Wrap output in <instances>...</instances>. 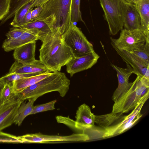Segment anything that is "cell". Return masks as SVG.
Listing matches in <instances>:
<instances>
[{
    "mask_svg": "<svg viewBox=\"0 0 149 149\" xmlns=\"http://www.w3.org/2000/svg\"><path fill=\"white\" fill-rule=\"evenodd\" d=\"M41 41L39 60L52 72H60L61 68L74 57L71 49L57 32H53Z\"/></svg>",
    "mask_w": 149,
    "mask_h": 149,
    "instance_id": "cell-1",
    "label": "cell"
},
{
    "mask_svg": "<svg viewBox=\"0 0 149 149\" xmlns=\"http://www.w3.org/2000/svg\"><path fill=\"white\" fill-rule=\"evenodd\" d=\"M72 0H49L42 6L39 16L35 20L45 22L62 36L73 23L70 16Z\"/></svg>",
    "mask_w": 149,
    "mask_h": 149,
    "instance_id": "cell-2",
    "label": "cell"
},
{
    "mask_svg": "<svg viewBox=\"0 0 149 149\" xmlns=\"http://www.w3.org/2000/svg\"><path fill=\"white\" fill-rule=\"evenodd\" d=\"M70 84V80L64 73L55 71L16 94L23 101L34 97L38 98L53 91L58 92L60 96L64 97L69 90Z\"/></svg>",
    "mask_w": 149,
    "mask_h": 149,
    "instance_id": "cell-3",
    "label": "cell"
},
{
    "mask_svg": "<svg viewBox=\"0 0 149 149\" xmlns=\"http://www.w3.org/2000/svg\"><path fill=\"white\" fill-rule=\"evenodd\" d=\"M149 79L138 76L129 90L114 102L112 112L126 113L133 110L140 102L149 97Z\"/></svg>",
    "mask_w": 149,
    "mask_h": 149,
    "instance_id": "cell-4",
    "label": "cell"
},
{
    "mask_svg": "<svg viewBox=\"0 0 149 149\" xmlns=\"http://www.w3.org/2000/svg\"><path fill=\"white\" fill-rule=\"evenodd\" d=\"M109 33L114 35L123 29L128 3L125 0H99Z\"/></svg>",
    "mask_w": 149,
    "mask_h": 149,
    "instance_id": "cell-5",
    "label": "cell"
},
{
    "mask_svg": "<svg viewBox=\"0 0 149 149\" xmlns=\"http://www.w3.org/2000/svg\"><path fill=\"white\" fill-rule=\"evenodd\" d=\"M61 37L65 44L71 49L74 56H81L94 51L93 45L80 29L74 24Z\"/></svg>",
    "mask_w": 149,
    "mask_h": 149,
    "instance_id": "cell-6",
    "label": "cell"
},
{
    "mask_svg": "<svg viewBox=\"0 0 149 149\" xmlns=\"http://www.w3.org/2000/svg\"><path fill=\"white\" fill-rule=\"evenodd\" d=\"M119 37L115 39L110 37L111 43L113 47L128 52L142 47L146 41L149 40L140 29L129 30L123 29Z\"/></svg>",
    "mask_w": 149,
    "mask_h": 149,
    "instance_id": "cell-7",
    "label": "cell"
},
{
    "mask_svg": "<svg viewBox=\"0 0 149 149\" xmlns=\"http://www.w3.org/2000/svg\"><path fill=\"white\" fill-rule=\"evenodd\" d=\"M19 137L23 143L77 142L90 140L87 135L77 133H74L68 136H61L45 135L38 133L27 134L20 136Z\"/></svg>",
    "mask_w": 149,
    "mask_h": 149,
    "instance_id": "cell-8",
    "label": "cell"
},
{
    "mask_svg": "<svg viewBox=\"0 0 149 149\" xmlns=\"http://www.w3.org/2000/svg\"><path fill=\"white\" fill-rule=\"evenodd\" d=\"M23 101L16 94L4 102L0 99V131L14 123L18 109Z\"/></svg>",
    "mask_w": 149,
    "mask_h": 149,
    "instance_id": "cell-9",
    "label": "cell"
},
{
    "mask_svg": "<svg viewBox=\"0 0 149 149\" xmlns=\"http://www.w3.org/2000/svg\"><path fill=\"white\" fill-rule=\"evenodd\" d=\"M110 65L117 72L118 81L117 88L112 97L115 102L125 94L132 86L133 82H130L129 79L131 74H134V71L132 67L127 64L125 68L118 67L112 63H111Z\"/></svg>",
    "mask_w": 149,
    "mask_h": 149,
    "instance_id": "cell-10",
    "label": "cell"
},
{
    "mask_svg": "<svg viewBox=\"0 0 149 149\" xmlns=\"http://www.w3.org/2000/svg\"><path fill=\"white\" fill-rule=\"evenodd\" d=\"M99 57L95 51L81 56H74L65 65L66 71L72 77L76 73L91 68Z\"/></svg>",
    "mask_w": 149,
    "mask_h": 149,
    "instance_id": "cell-11",
    "label": "cell"
},
{
    "mask_svg": "<svg viewBox=\"0 0 149 149\" xmlns=\"http://www.w3.org/2000/svg\"><path fill=\"white\" fill-rule=\"evenodd\" d=\"M126 64L132 68L134 74L140 78L149 79V65L147 64L133 54L123 50L113 47Z\"/></svg>",
    "mask_w": 149,
    "mask_h": 149,
    "instance_id": "cell-12",
    "label": "cell"
},
{
    "mask_svg": "<svg viewBox=\"0 0 149 149\" xmlns=\"http://www.w3.org/2000/svg\"><path fill=\"white\" fill-rule=\"evenodd\" d=\"M146 101L144 100L139 103L129 115L126 116L122 122L114 128L107 131L106 138L122 133L134 125L142 116L141 110Z\"/></svg>",
    "mask_w": 149,
    "mask_h": 149,
    "instance_id": "cell-13",
    "label": "cell"
},
{
    "mask_svg": "<svg viewBox=\"0 0 149 149\" xmlns=\"http://www.w3.org/2000/svg\"><path fill=\"white\" fill-rule=\"evenodd\" d=\"M36 41L26 43L14 49L13 56L17 62L23 65L30 64L35 61Z\"/></svg>",
    "mask_w": 149,
    "mask_h": 149,
    "instance_id": "cell-14",
    "label": "cell"
},
{
    "mask_svg": "<svg viewBox=\"0 0 149 149\" xmlns=\"http://www.w3.org/2000/svg\"><path fill=\"white\" fill-rule=\"evenodd\" d=\"M49 71H51L40 60H36L31 63L26 65H23L15 61L11 67L9 73L42 74Z\"/></svg>",
    "mask_w": 149,
    "mask_h": 149,
    "instance_id": "cell-15",
    "label": "cell"
},
{
    "mask_svg": "<svg viewBox=\"0 0 149 149\" xmlns=\"http://www.w3.org/2000/svg\"><path fill=\"white\" fill-rule=\"evenodd\" d=\"M121 114L112 112L104 115H95V123L107 132L115 127L123 121L126 116Z\"/></svg>",
    "mask_w": 149,
    "mask_h": 149,
    "instance_id": "cell-16",
    "label": "cell"
},
{
    "mask_svg": "<svg viewBox=\"0 0 149 149\" xmlns=\"http://www.w3.org/2000/svg\"><path fill=\"white\" fill-rule=\"evenodd\" d=\"M20 27L36 35L38 40H41L53 33L51 28L45 22L40 21H31Z\"/></svg>",
    "mask_w": 149,
    "mask_h": 149,
    "instance_id": "cell-17",
    "label": "cell"
},
{
    "mask_svg": "<svg viewBox=\"0 0 149 149\" xmlns=\"http://www.w3.org/2000/svg\"><path fill=\"white\" fill-rule=\"evenodd\" d=\"M123 27L124 29L129 30L141 29L140 15L134 3H128Z\"/></svg>",
    "mask_w": 149,
    "mask_h": 149,
    "instance_id": "cell-18",
    "label": "cell"
},
{
    "mask_svg": "<svg viewBox=\"0 0 149 149\" xmlns=\"http://www.w3.org/2000/svg\"><path fill=\"white\" fill-rule=\"evenodd\" d=\"M38 37L26 30L20 36L16 38L6 39L2 45V48L6 52H9L29 42L38 40Z\"/></svg>",
    "mask_w": 149,
    "mask_h": 149,
    "instance_id": "cell-19",
    "label": "cell"
},
{
    "mask_svg": "<svg viewBox=\"0 0 149 149\" xmlns=\"http://www.w3.org/2000/svg\"><path fill=\"white\" fill-rule=\"evenodd\" d=\"M141 19V30L149 37V0H138L135 3Z\"/></svg>",
    "mask_w": 149,
    "mask_h": 149,
    "instance_id": "cell-20",
    "label": "cell"
},
{
    "mask_svg": "<svg viewBox=\"0 0 149 149\" xmlns=\"http://www.w3.org/2000/svg\"><path fill=\"white\" fill-rule=\"evenodd\" d=\"M53 72L48 71L37 75L25 77L14 81L12 86L13 92L17 94L50 75Z\"/></svg>",
    "mask_w": 149,
    "mask_h": 149,
    "instance_id": "cell-21",
    "label": "cell"
},
{
    "mask_svg": "<svg viewBox=\"0 0 149 149\" xmlns=\"http://www.w3.org/2000/svg\"><path fill=\"white\" fill-rule=\"evenodd\" d=\"M38 98L36 97L30 98L28 102H24V101L22 102L18 109L14 123L19 126L21 125L25 118L30 115L34 107V103Z\"/></svg>",
    "mask_w": 149,
    "mask_h": 149,
    "instance_id": "cell-22",
    "label": "cell"
},
{
    "mask_svg": "<svg viewBox=\"0 0 149 149\" xmlns=\"http://www.w3.org/2000/svg\"><path fill=\"white\" fill-rule=\"evenodd\" d=\"M31 0L22 6L15 13L14 18L10 24L14 27H19L24 24V19L26 14L31 9H33Z\"/></svg>",
    "mask_w": 149,
    "mask_h": 149,
    "instance_id": "cell-23",
    "label": "cell"
},
{
    "mask_svg": "<svg viewBox=\"0 0 149 149\" xmlns=\"http://www.w3.org/2000/svg\"><path fill=\"white\" fill-rule=\"evenodd\" d=\"M31 0H10V6L8 13L1 20V24H4L7 20L14 17L16 12L22 6Z\"/></svg>",
    "mask_w": 149,
    "mask_h": 149,
    "instance_id": "cell-24",
    "label": "cell"
},
{
    "mask_svg": "<svg viewBox=\"0 0 149 149\" xmlns=\"http://www.w3.org/2000/svg\"><path fill=\"white\" fill-rule=\"evenodd\" d=\"M40 74H20L8 73L0 78V80L3 82L4 84H7L12 86L14 82L16 81L24 78L34 76Z\"/></svg>",
    "mask_w": 149,
    "mask_h": 149,
    "instance_id": "cell-25",
    "label": "cell"
},
{
    "mask_svg": "<svg viewBox=\"0 0 149 149\" xmlns=\"http://www.w3.org/2000/svg\"><path fill=\"white\" fill-rule=\"evenodd\" d=\"M80 0H72L70 7V16L73 23L81 22L85 24L83 20L80 10Z\"/></svg>",
    "mask_w": 149,
    "mask_h": 149,
    "instance_id": "cell-26",
    "label": "cell"
},
{
    "mask_svg": "<svg viewBox=\"0 0 149 149\" xmlns=\"http://www.w3.org/2000/svg\"><path fill=\"white\" fill-rule=\"evenodd\" d=\"M130 52L136 55L147 64L149 65V40H147L141 48Z\"/></svg>",
    "mask_w": 149,
    "mask_h": 149,
    "instance_id": "cell-27",
    "label": "cell"
},
{
    "mask_svg": "<svg viewBox=\"0 0 149 149\" xmlns=\"http://www.w3.org/2000/svg\"><path fill=\"white\" fill-rule=\"evenodd\" d=\"M56 102V100H54L46 103L34 106L30 115L46 111L53 110L55 109V105Z\"/></svg>",
    "mask_w": 149,
    "mask_h": 149,
    "instance_id": "cell-28",
    "label": "cell"
},
{
    "mask_svg": "<svg viewBox=\"0 0 149 149\" xmlns=\"http://www.w3.org/2000/svg\"><path fill=\"white\" fill-rule=\"evenodd\" d=\"M0 143H23L19 136H17L0 131Z\"/></svg>",
    "mask_w": 149,
    "mask_h": 149,
    "instance_id": "cell-29",
    "label": "cell"
},
{
    "mask_svg": "<svg viewBox=\"0 0 149 149\" xmlns=\"http://www.w3.org/2000/svg\"><path fill=\"white\" fill-rule=\"evenodd\" d=\"M15 94L13 92L12 86L6 84H4L2 91L0 99L2 102H4L9 100Z\"/></svg>",
    "mask_w": 149,
    "mask_h": 149,
    "instance_id": "cell-30",
    "label": "cell"
},
{
    "mask_svg": "<svg viewBox=\"0 0 149 149\" xmlns=\"http://www.w3.org/2000/svg\"><path fill=\"white\" fill-rule=\"evenodd\" d=\"M25 31V30L21 27H13L10 28V30L6 34V39L11 40L17 38Z\"/></svg>",
    "mask_w": 149,
    "mask_h": 149,
    "instance_id": "cell-31",
    "label": "cell"
},
{
    "mask_svg": "<svg viewBox=\"0 0 149 149\" xmlns=\"http://www.w3.org/2000/svg\"><path fill=\"white\" fill-rule=\"evenodd\" d=\"M10 0H0V20H1L8 12Z\"/></svg>",
    "mask_w": 149,
    "mask_h": 149,
    "instance_id": "cell-32",
    "label": "cell"
},
{
    "mask_svg": "<svg viewBox=\"0 0 149 149\" xmlns=\"http://www.w3.org/2000/svg\"><path fill=\"white\" fill-rule=\"evenodd\" d=\"M42 7L38 6L32 10L31 21L35 20L39 16L42 10Z\"/></svg>",
    "mask_w": 149,
    "mask_h": 149,
    "instance_id": "cell-33",
    "label": "cell"
},
{
    "mask_svg": "<svg viewBox=\"0 0 149 149\" xmlns=\"http://www.w3.org/2000/svg\"><path fill=\"white\" fill-rule=\"evenodd\" d=\"M32 3L33 8L38 6H42L49 0H31Z\"/></svg>",
    "mask_w": 149,
    "mask_h": 149,
    "instance_id": "cell-34",
    "label": "cell"
},
{
    "mask_svg": "<svg viewBox=\"0 0 149 149\" xmlns=\"http://www.w3.org/2000/svg\"><path fill=\"white\" fill-rule=\"evenodd\" d=\"M33 9H30L26 14L24 19V24L31 21L32 19L31 11Z\"/></svg>",
    "mask_w": 149,
    "mask_h": 149,
    "instance_id": "cell-35",
    "label": "cell"
},
{
    "mask_svg": "<svg viewBox=\"0 0 149 149\" xmlns=\"http://www.w3.org/2000/svg\"><path fill=\"white\" fill-rule=\"evenodd\" d=\"M4 84L1 80H0V96L1 95L2 91L4 87Z\"/></svg>",
    "mask_w": 149,
    "mask_h": 149,
    "instance_id": "cell-36",
    "label": "cell"
},
{
    "mask_svg": "<svg viewBox=\"0 0 149 149\" xmlns=\"http://www.w3.org/2000/svg\"><path fill=\"white\" fill-rule=\"evenodd\" d=\"M129 3H135L138 0H125Z\"/></svg>",
    "mask_w": 149,
    "mask_h": 149,
    "instance_id": "cell-37",
    "label": "cell"
}]
</instances>
